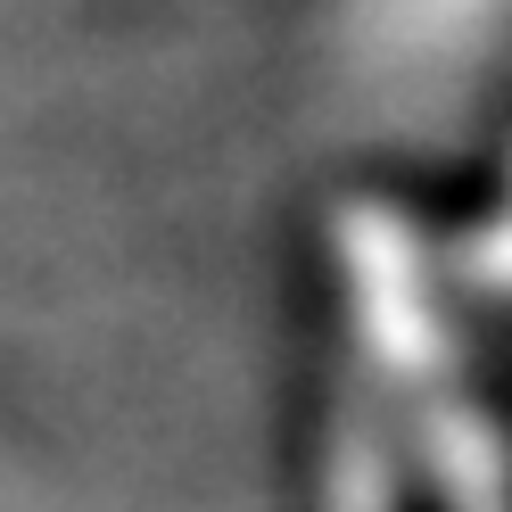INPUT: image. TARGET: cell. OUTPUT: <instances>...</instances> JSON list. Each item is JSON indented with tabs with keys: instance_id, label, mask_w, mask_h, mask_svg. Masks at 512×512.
Masks as SVG:
<instances>
[{
	"instance_id": "6da1fadb",
	"label": "cell",
	"mask_w": 512,
	"mask_h": 512,
	"mask_svg": "<svg viewBox=\"0 0 512 512\" xmlns=\"http://www.w3.org/2000/svg\"><path fill=\"white\" fill-rule=\"evenodd\" d=\"M306 512H504L496 347L422 323H306Z\"/></svg>"
},
{
	"instance_id": "7a4b0ae2",
	"label": "cell",
	"mask_w": 512,
	"mask_h": 512,
	"mask_svg": "<svg viewBox=\"0 0 512 512\" xmlns=\"http://www.w3.org/2000/svg\"><path fill=\"white\" fill-rule=\"evenodd\" d=\"M314 108L372 182L496 174L488 116L504 83V0H314Z\"/></svg>"
}]
</instances>
